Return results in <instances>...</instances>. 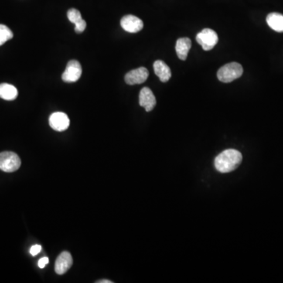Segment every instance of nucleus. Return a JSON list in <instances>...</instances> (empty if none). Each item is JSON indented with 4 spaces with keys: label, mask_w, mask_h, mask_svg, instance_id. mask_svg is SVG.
Instances as JSON below:
<instances>
[{
    "label": "nucleus",
    "mask_w": 283,
    "mask_h": 283,
    "mask_svg": "<svg viewBox=\"0 0 283 283\" xmlns=\"http://www.w3.org/2000/svg\"><path fill=\"white\" fill-rule=\"evenodd\" d=\"M243 161V155L239 151L229 149L219 154L215 159L216 170L221 173L233 172L240 165Z\"/></svg>",
    "instance_id": "f257e3e1"
},
{
    "label": "nucleus",
    "mask_w": 283,
    "mask_h": 283,
    "mask_svg": "<svg viewBox=\"0 0 283 283\" xmlns=\"http://www.w3.org/2000/svg\"><path fill=\"white\" fill-rule=\"evenodd\" d=\"M243 73V66L238 62H230L218 70L217 77L223 83H230L240 78Z\"/></svg>",
    "instance_id": "f03ea898"
},
{
    "label": "nucleus",
    "mask_w": 283,
    "mask_h": 283,
    "mask_svg": "<svg viewBox=\"0 0 283 283\" xmlns=\"http://www.w3.org/2000/svg\"><path fill=\"white\" fill-rule=\"evenodd\" d=\"M21 159L15 153L6 151L0 154V169L5 172H14L19 169Z\"/></svg>",
    "instance_id": "7ed1b4c3"
},
{
    "label": "nucleus",
    "mask_w": 283,
    "mask_h": 283,
    "mask_svg": "<svg viewBox=\"0 0 283 283\" xmlns=\"http://www.w3.org/2000/svg\"><path fill=\"white\" fill-rule=\"evenodd\" d=\"M197 42L202 46L204 51H211L217 44L219 38L217 33L210 28H205L197 35Z\"/></svg>",
    "instance_id": "20e7f679"
},
{
    "label": "nucleus",
    "mask_w": 283,
    "mask_h": 283,
    "mask_svg": "<svg viewBox=\"0 0 283 283\" xmlns=\"http://www.w3.org/2000/svg\"><path fill=\"white\" fill-rule=\"evenodd\" d=\"M82 75V67L80 62L71 60L68 62L66 70L62 74V80L66 83H74L80 79Z\"/></svg>",
    "instance_id": "39448f33"
},
{
    "label": "nucleus",
    "mask_w": 283,
    "mask_h": 283,
    "mask_svg": "<svg viewBox=\"0 0 283 283\" xmlns=\"http://www.w3.org/2000/svg\"><path fill=\"white\" fill-rule=\"evenodd\" d=\"M49 124L55 131H63L68 129L70 124V120L66 113L56 112L50 116Z\"/></svg>",
    "instance_id": "423d86ee"
},
{
    "label": "nucleus",
    "mask_w": 283,
    "mask_h": 283,
    "mask_svg": "<svg viewBox=\"0 0 283 283\" xmlns=\"http://www.w3.org/2000/svg\"><path fill=\"white\" fill-rule=\"evenodd\" d=\"M120 25L124 30L130 33H136L144 28L143 21L131 14L123 17L120 21Z\"/></svg>",
    "instance_id": "0eeeda50"
},
{
    "label": "nucleus",
    "mask_w": 283,
    "mask_h": 283,
    "mask_svg": "<svg viewBox=\"0 0 283 283\" xmlns=\"http://www.w3.org/2000/svg\"><path fill=\"white\" fill-rule=\"evenodd\" d=\"M148 76V69L145 67H140L128 72L125 75L124 80L128 85L141 84L147 80Z\"/></svg>",
    "instance_id": "6e6552de"
},
{
    "label": "nucleus",
    "mask_w": 283,
    "mask_h": 283,
    "mask_svg": "<svg viewBox=\"0 0 283 283\" xmlns=\"http://www.w3.org/2000/svg\"><path fill=\"white\" fill-rule=\"evenodd\" d=\"M73 265V257L68 252L59 255L55 261V271L58 274H66Z\"/></svg>",
    "instance_id": "1a4fd4ad"
},
{
    "label": "nucleus",
    "mask_w": 283,
    "mask_h": 283,
    "mask_svg": "<svg viewBox=\"0 0 283 283\" xmlns=\"http://www.w3.org/2000/svg\"><path fill=\"white\" fill-rule=\"evenodd\" d=\"M157 104L155 96L151 89L144 87L139 93V105L145 109L146 111L151 112Z\"/></svg>",
    "instance_id": "9d476101"
},
{
    "label": "nucleus",
    "mask_w": 283,
    "mask_h": 283,
    "mask_svg": "<svg viewBox=\"0 0 283 283\" xmlns=\"http://www.w3.org/2000/svg\"><path fill=\"white\" fill-rule=\"evenodd\" d=\"M154 73L163 83L168 82L172 76L171 69L165 62L161 60L156 61L154 63Z\"/></svg>",
    "instance_id": "9b49d317"
},
{
    "label": "nucleus",
    "mask_w": 283,
    "mask_h": 283,
    "mask_svg": "<svg viewBox=\"0 0 283 283\" xmlns=\"http://www.w3.org/2000/svg\"><path fill=\"white\" fill-rule=\"evenodd\" d=\"M191 48V40L189 38H179L177 40L176 44H175V52L180 60H186Z\"/></svg>",
    "instance_id": "f8f14e48"
},
{
    "label": "nucleus",
    "mask_w": 283,
    "mask_h": 283,
    "mask_svg": "<svg viewBox=\"0 0 283 283\" xmlns=\"http://www.w3.org/2000/svg\"><path fill=\"white\" fill-rule=\"evenodd\" d=\"M269 27L278 32H283V15L279 13H271L267 17Z\"/></svg>",
    "instance_id": "ddd939ff"
},
{
    "label": "nucleus",
    "mask_w": 283,
    "mask_h": 283,
    "mask_svg": "<svg viewBox=\"0 0 283 283\" xmlns=\"http://www.w3.org/2000/svg\"><path fill=\"white\" fill-rule=\"evenodd\" d=\"M18 96V89L9 84V83H1L0 84V98L7 100V101H13L16 99Z\"/></svg>",
    "instance_id": "4468645a"
},
{
    "label": "nucleus",
    "mask_w": 283,
    "mask_h": 283,
    "mask_svg": "<svg viewBox=\"0 0 283 283\" xmlns=\"http://www.w3.org/2000/svg\"><path fill=\"white\" fill-rule=\"evenodd\" d=\"M13 36L14 34L8 27L4 25H0V46H2L6 42L12 39Z\"/></svg>",
    "instance_id": "2eb2a0df"
},
{
    "label": "nucleus",
    "mask_w": 283,
    "mask_h": 283,
    "mask_svg": "<svg viewBox=\"0 0 283 283\" xmlns=\"http://www.w3.org/2000/svg\"><path fill=\"white\" fill-rule=\"evenodd\" d=\"M67 17L69 21H70V22L74 24V25L83 19L80 11H78V10L74 9V8L70 9L68 11Z\"/></svg>",
    "instance_id": "dca6fc26"
},
{
    "label": "nucleus",
    "mask_w": 283,
    "mask_h": 283,
    "mask_svg": "<svg viewBox=\"0 0 283 283\" xmlns=\"http://www.w3.org/2000/svg\"><path fill=\"white\" fill-rule=\"evenodd\" d=\"M86 27H87L86 21L82 19L78 23L75 24V32H77V33H82L85 30Z\"/></svg>",
    "instance_id": "f3484780"
},
{
    "label": "nucleus",
    "mask_w": 283,
    "mask_h": 283,
    "mask_svg": "<svg viewBox=\"0 0 283 283\" xmlns=\"http://www.w3.org/2000/svg\"><path fill=\"white\" fill-rule=\"evenodd\" d=\"M41 250H42V247L39 245H35V246H32L30 249L31 255H32L33 257H35V255L39 254L40 253Z\"/></svg>",
    "instance_id": "a211bd4d"
},
{
    "label": "nucleus",
    "mask_w": 283,
    "mask_h": 283,
    "mask_svg": "<svg viewBox=\"0 0 283 283\" xmlns=\"http://www.w3.org/2000/svg\"><path fill=\"white\" fill-rule=\"evenodd\" d=\"M49 263V259L48 257H43V258H41L40 260L38 262V266H39V268H44L45 266Z\"/></svg>",
    "instance_id": "6ab92c4d"
},
{
    "label": "nucleus",
    "mask_w": 283,
    "mask_h": 283,
    "mask_svg": "<svg viewBox=\"0 0 283 283\" xmlns=\"http://www.w3.org/2000/svg\"><path fill=\"white\" fill-rule=\"evenodd\" d=\"M97 283H112L113 281H109L107 279L99 280V281H96Z\"/></svg>",
    "instance_id": "aec40b11"
}]
</instances>
